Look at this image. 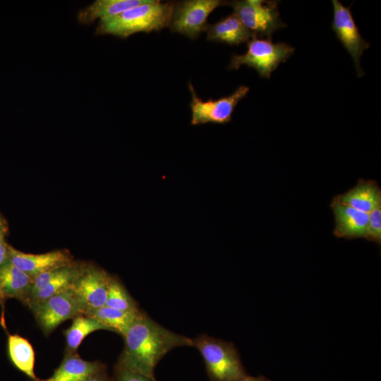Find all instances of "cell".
<instances>
[{
  "label": "cell",
  "instance_id": "cell-7",
  "mask_svg": "<svg viewBox=\"0 0 381 381\" xmlns=\"http://www.w3.org/2000/svg\"><path fill=\"white\" fill-rule=\"evenodd\" d=\"M86 265L73 261L66 266L34 277L29 294L23 304L32 310L51 296L69 289Z\"/></svg>",
  "mask_w": 381,
  "mask_h": 381
},
{
  "label": "cell",
  "instance_id": "cell-22",
  "mask_svg": "<svg viewBox=\"0 0 381 381\" xmlns=\"http://www.w3.org/2000/svg\"><path fill=\"white\" fill-rule=\"evenodd\" d=\"M105 306L123 311L140 310L136 301L121 282L114 276H111Z\"/></svg>",
  "mask_w": 381,
  "mask_h": 381
},
{
  "label": "cell",
  "instance_id": "cell-14",
  "mask_svg": "<svg viewBox=\"0 0 381 381\" xmlns=\"http://www.w3.org/2000/svg\"><path fill=\"white\" fill-rule=\"evenodd\" d=\"M104 368L100 362L84 360L76 353H66L52 376L47 379L38 378L37 381H85Z\"/></svg>",
  "mask_w": 381,
  "mask_h": 381
},
{
  "label": "cell",
  "instance_id": "cell-19",
  "mask_svg": "<svg viewBox=\"0 0 381 381\" xmlns=\"http://www.w3.org/2000/svg\"><path fill=\"white\" fill-rule=\"evenodd\" d=\"M8 356L13 365L30 380L37 381L34 368L35 353L30 342L18 334H8Z\"/></svg>",
  "mask_w": 381,
  "mask_h": 381
},
{
  "label": "cell",
  "instance_id": "cell-2",
  "mask_svg": "<svg viewBox=\"0 0 381 381\" xmlns=\"http://www.w3.org/2000/svg\"><path fill=\"white\" fill-rule=\"evenodd\" d=\"M174 3L149 0L119 15L99 20L96 35L127 38L137 32L159 31L169 26Z\"/></svg>",
  "mask_w": 381,
  "mask_h": 381
},
{
  "label": "cell",
  "instance_id": "cell-17",
  "mask_svg": "<svg viewBox=\"0 0 381 381\" xmlns=\"http://www.w3.org/2000/svg\"><path fill=\"white\" fill-rule=\"evenodd\" d=\"M149 0H97L88 6L79 10L78 21L89 25L95 20L104 19L119 15L128 9L145 4Z\"/></svg>",
  "mask_w": 381,
  "mask_h": 381
},
{
  "label": "cell",
  "instance_id": "cell-21",
  "mask_svg": "<svg viewBox=\"0 0 381 381\" xmlns=\"http://www.w3.org/2000/svg\"><path fill=\"white\" fill-rule=\"evenodd\" d=\"M141 311H123L104 305L85 315L96 319L105 326L107 330L114 331L123 337Z\"/></svg>",
  "mask_w": 381,
  "mask_h": 381
},
{
  "label": "cell",
  "instance_id": "cell-16",
  "mask_svg": "<svg viewBox=\"0 0 381 381\" xmlns=\"http://www.w3.org/2000/svg\"><path fill=\"white\" fill-rule=\"evenodd\" d=\"M206 31L207 40L229 45L241 44L253 36L234 13L209 25Z\"/></svg>",
  "mask_w": 381,
  "mask_h": 381
},
{
  "label": "cell",
  "instance_id": "cell-3",
  "mask_svg": "<svg viewBox=\"0 0 381 381\" xmlns=\"http://www.w3.org/2000/svg\"><path fill=\"white\" fill-rule=\"evenodd\" d=\"M193 346L200 353L211 381H242L248 375L233 343L203 334L193 339Z\"/></svg>",
  "mask_w": 381,
  "mask_h": 381
},
{
  "label": "cell",
  "instance_id": "cell-29",
  "mask_svg": "<svg viewBox=\"0 0 381 381\" xmlns=\"http://www.w3.org/2000/svg\"><path fill=\"white\" fill-rule=\"evenodd\" d=\"M6 298L4 297V294H2L1 289H0V304H2L4 303V301Z\"/></svg>",
  "mask_w": 381,
  "mask_h": 381
},
{
  "label": "cell",
  "instance_id": "cell-12",
  "mask_svg": "<svg viewBox=\"0 0 381 381\" xmlns=\"http://www.w3.org/2000/svg\"><path fill=\"white\" fill-rule=\"evenodd\" d=\"M9 260L32 278L43 272L69 265L73 257L66 249L32 254L26 253L9 246Z\"/></svg>",
  "mask_w": 381,
  "mask_h": 381
},
{
  "label": "cell",
  "instance_id": "cell-11",
  "mask_svg": "<svg viewBox=\"0 0 381 381\" xmlns=\"http://www.w3.org/2000/svg\"><path fill=\"white\" fill-rule=\"evenodd\" d=\"M70 289L51 296L31 310L44 334L49 335L66 320L83 315Z\"/></svg>",
  "mask_w": 381,
  "mask_h": 381
},
{
  "label": "cell",
  "instance_id": "cell-18",
  "mask_svg": "<svg viewBox=\"0 0 381 381\" xmlns=\"http://www.w3.org/2000/svg\"><path fill=\"white\" fill-rule=\"evenodd\" d=\"M32 277L10 260L0 268V289L6 298H16L23 303L28 297Z\"/></svg>",
  "mask_w": 381,
  "mask_h": 381
},
{
  "label": "cell",
  "instance_id": "cell-10",
  "mask_svg": "<svg viewBox=\"0 0 381 381\" xmlns=\"http://www.w3.org/2000/svg\"><path fill=\"white\" fill-rule=\"evenodd\" d=\"M333 20L332 29L338 40L351 56L356 69L357 76L363 77L364 71L361 65L363 52L369 48L356 25L351 6L346 7L338 0H332Z\"/></svg>",
  "mask_w": 381,
  "mask_h": 381
},
{
  "label": "cell",
  "instance_id": "cell-4",
  "mask_svg": "<svg viewBox=\"0 0 381 381\" xmlns=\"http://www.w3.org/2000/svg\"><path fill=\"white\" fill-rule=\"evenodd\" d=\"M294 47L284 42L274 43L271 39L258 38L255 35L248 41L245 54H233L229 70H238L245 65L255 69L261 78L269 79L281 63L294 54Z\"/></svg>",
  "mask_w": 381,
  "mask_h": 381
},
{
  "label": "cell",
  "instance_id": "cell-27",
  "mask_svg": "<svg viewBox=\"0 0 381 381\" xmlns=\"http://www.w3.org/2000/svg\"><path fill=\"white\" fill-rule=\"evenodd\" d=\"M8 232V226L4 219L0 215V238H4Z\"/></svg>",
  "mask_w": 381,
  "mask_h": 381
},
{
  "label": "cell",
  "instance_id": "cell-20",
  "mask_svg": "<svg viewBox=\"0 0 381 381\" xmlns=\"http://www.w3.org/2000/svg\"><path fill=\"white\" fill-rule=\"evenodd\" d=\"M100 329L107 328L96 319L85 315L75 317L71 325L64 331L66 353H75L87 335Z\"/></svg>",
  "mask_w": 381,
  "mask_h": 381
},
{
  "label": "cell",
  "instance_id": "cell-24",
  "mask_svg": "<svg viewBox=\"0 0 381 381\" xmlns=\"http://www.w3.org/2000/svg\"><path fill=\"white\" fill-rule=\"evenodd\" d=\"M115 381H157L155 377L116 365Z\"/></svg>",
  "mask_w": 381,
  "mask_h": 381
},
{
  "label": "cell",
  "instance_id": "cell-25",
  "mask_svg": "<svg viewBox=\"0 0 381 381\" xmlns=\"http://www.w3.org/2000/svg\"><path fill=\"white\" fill-rule=\"evenodd\" d=\"M9 261V245L0 238V268Z\"/></svg>",
  "mask_w": 381,
  "mask_h": 381
},
{
  "label": "cell",
  "instance_id": "cell-15",
  "mask_svg": "<svg viewBox=\"0 0 381 381\" xmlns=\"http://www.w3.org/2000/svg\"><path fill=\"white\" fill-rule=\"evenodd\" d=\"M334 198L342 204L369 214L381 204V189L375 181L360 179L354 187Z\"/></svg>",
  "mask_w": 381,
  "mask_h": 381
},
{
  "label": "cell",
  "instance_id": "cell-23",
  "mask_svg": "<svg viewBox=\"0 0 381 381\" xmlns=\"http://www.w3.org/2000/svg\"><path fill=\"white\" fill-rule=\"evenodd\" d=\"M364 238L379 245L381 243V204L368 214V222Z\"/></svg>",
  "mask_w": 381,
  "mask_h": 381
},
{
  "label": "cell",
  "instance_id": "cell-6",
  "mask_svg": "<svg viewBox=\"0 0 381 381\" xmlns=\"http://www.w3.org/2000/svg\"><path fill=\"white\" fill-rule=\"evenodd\" d=\"M221 0H186L174 3L169 28L171 32L190 39L206 31L207 18L217 7L227 4Z\"/></svg>",
  "mask_w": 381,
  "mask_h": 381
},
{
  "label": "cell",
  "instance_id": "cell-8",
  "mask_svg": "<svg viewBox=\"0 0 381 381\" xmlns=\"http://www.w3.org/2000/svg\"><path fill=\"white\" fill-rule=\"evenodd\" d=\"M188 88L192 98L190 107L193 126L207 123L224 124L231 121L235 107L250 90L249 87L241 85L228 96L204 101L197 95L190 82Z\"/></svg>",
  "mask_w": 381,
  "mask_h": 381
},
{
  "label": "cell",
  "instance_id": "cell-28",
  "mask_svg": "<svg viewBox=\"0 0 381 381\" xmlns=\"http://www.w3.org/2000/svg\"><path fill=\"white\" fill-rule=\"evenodd\" d=\"M242 381H272V380H270L267 377L262 375L258 376V377H253V376L248 375Z\"/></svg>",
  "mask_w": 381,
  "mask_h": 381
},
{
  "label": "cell",
  "instance_id": "cell-5",
  "mask_svg": "<svg viewBox=\"0 0 381 381\" xmlns=\"http://www.w3.org/2000/svg\"><path fill=\"white\" fill-rule=\"evenodd\" d=\"M228 4L233 13L257 37L271 39L273 33L287 26L280 18L278 1L242 0Z\"/></svg>",
  "mask_w": 381,
  "mask_h": 381
},
{
  "label": "cell",
  "instance_id": "cell-9",
  "mask_svg": "<svg viewBox=\"0 0 381 381\" xmlns=\"http://www.w3.org/2000/svg\"><path fill=\"white\" fill-rule=\"evenodd\" d=\"M111 276L99 267L86 265L70 289L83 315L105 305Z\"/></svg>",
  "mask_w": 381,
  "mask_h": 381
},
{
  "label": "cell",
  "instance_id": "cell-13",
  "mask_svg": "<svg viewBox=\"0 0 381 381\" xmlns=\"http://www.w3.org/2000/svg\"><path fill=\"white\" fill-rule=\"evenodd\" d=\"M334 216L333 231L337 238L355 239L365 236L368 222V214L342 204L334 198L330 204Z\"/></svg>",
  "mask_w": 381,
  "mask_h": 381
},
{
  "label": "cell",
  "instance_id": "cell-26",
  "mask_svg": "<svg viewBox=\"0 0 381 381\" xmlns=\"http://www.w3.org/2000/svg\"><path fill=\"white\" fill-rule=\"evenodd\" d=\"M85 381H109V380L107 378V375H105L104 370H102Z\"/></svg>",
  "mask_w": 381,
  "mask_h": 381
},
{
  "label": "cell",
  "instance_id": "cell-1",
  "mask_svg": "<svg viewBox=\"0 0 381 381\" xmlns=\"http://www.w3.org/2000/svg\"><path fill=\"white\" fill-rule=\"evenodd\" d=\"M116 365L155 377V369L170 351L193 346V339L160 325L141 311L125 334Z\"/></svg>",
  "mask_w": 381,
  "mask_h": 381
}]
</instances>
